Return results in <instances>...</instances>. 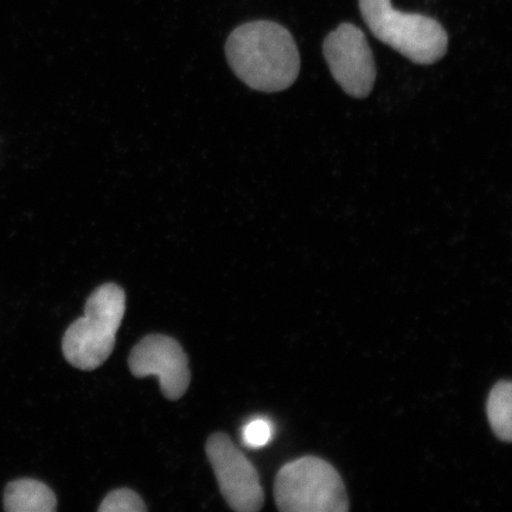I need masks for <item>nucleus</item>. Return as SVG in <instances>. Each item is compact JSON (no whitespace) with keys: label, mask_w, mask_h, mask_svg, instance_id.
<instances>
[{"label":"nucleus","mask_w":512,"mask_h":512,"mask_svg":"<svg viewBox=\"0 0 512 512\" xmlns=\"http://www.w3.org/2000/svg\"><path fill=\"white\" fill-rule=\"evenodd\" d=\"M230 68L248 87L264 93L290 88L300 73V55L290 31L272 21L240 25L229 35Z\"/></svg>","instance_id":"1"},{"label":"nucleus","mask_w":512,"mask_h":512,"mask_svg":"<svg viewBox=\"0 0 512 512\" xmlns=\"http://www.w3.org/2000/svg\"><path fill=\"white\" fill-rule=\"evenodd\" d=\"M125 310L123 288L117 284L96 288L87 299L85 316L76 319L63 336L66 360L80 370L101 367L112 354Z\"/></svg>","instance_id":"2"},{"label":"nucleus","mask_w":512,"mask_h":512,"mask_svg":"<svg viewBox=\"0 0 512 512\" xmlns=\"http://www.w3.org/2000/svg\"><path fill=\"white\" fill-rule=\"evenodd\" d=\"M361 15L377 40L421 66L439 62L447 53L448 36L437 19L406 14L392 0H358Z\"/></svg>","instance_id":"3"},{"label":"nucleus","mask_w":512,"mask_h":512,"mask_svg":"<svg viewBox=\"0 0 512 512\" xmlns=\"http://www.w3.org/2000/svg\"><path fill=\"white\" fill-rule=\"evenodd\" d=\"M283 512H347L349 498L338 471L324 459L303 457L287 463L274 483Z\"/></svg>","instance_id":"4"},{"label":"nucleus","mask_w":512,"mask_h":512,"mask_svg":"<svg viewBox=\"0 0 512 512\" xmlns=\"http://www.w3.org/2000/svg\"><path fill=\"white\" fill-rule=\"evenodd\" d=\"M323 53L330 72L345 93L364 99L373 92L376 64L364 32L343 23L326 36Z\"/></svg>","instance_id":"5"},{"label":"nucleus","mask_w":512,"mask_h":512,"mask_svg":"<svg viewBox=\"0 0 512 512\" xmlns=\"http://www.w3.org/2000/svg\"><path fill=\"white\" fill-rule=\"evenodd\" d=\"M206 451L221 494L230 508L255 512L264 507V489L258 471L227 434L211 435Z\"/></svg>","instance_id":"6"},{"label":"nucleus","mask_w":512,"mask_h":512,"mask_svg":"<svg viewBox=\"0 0 512 512\" xmlns=\"http://www.w3.org/2000/svg\"><path fill=\"white\" fill-rule=\"evenodd\" d=\"M128 367L136 377L157 376L168 400L176 401L187 393L191 377L188 356L175 338L146 336L131 351Z\"/></svg>","instance_id":"7"},{"label":"nucleus","mask_w":512,"mask_h":512,"mask_svg":"<svg viewBox=\"0 0 512 512\" xmlns=\"http://www.w3.org/2000/svg\"><path fill=\"white\" fill-rule=\"evenodd\" d=\"M3 502L8 512H54L57 508L54 491L31 478L17 479L6 485Z\"/></svg>","instance_id":"8"},{"label":"nucleus","mask_w":512,"mask_h":512,"mask_svg":"<svg viewBox=\"0 0 512 512\" xmlns=\"http://www.w3.org/2000/svg\"><path fill=\"white\" fill-rule=\"evenodd\" d=\"M488 419L499 440H512V386L510 381H499L492 388L488 406Z\"/></svg>","instance_id":"9"},{"label":"nucleus","mask_w":512,"mask_h":512,"mask_svg":"<svg viewBox=\"0 0 512 512\" xmlns=\"http://www.w3.org/2000/svg\"><path fill=\"white\" fill-rule=\"evenodd\" d=\"M146 505L137 492L130 489H118L108 494L102 501L100 512H143Z\"/></svg>","instance_id":"10"},{"label":"nucleus","mask_w":512,"mask_h":512,"mask_svg":"<svg viewBox=\"0 0 512 512\" xmlns=\"http://www.w3.org/2000/svg\"><path fill=\"white\" fill-rule=\"evenodd\" d=\"M272 437V426L264 419H255L245 427L243 441L249 447L259 448L265 446Z\"/></svg>","instance_id":"11"}]
</instances>
